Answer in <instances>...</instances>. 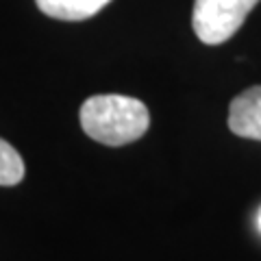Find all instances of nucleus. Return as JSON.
Returning a JSON list of instances; mask_svg holds the SVG:
<instances>
[{
	"label": "nucleus",
	"mask_w": 261,
	"mask_h": 261,
	"mask_svg": "<svg viewBox=\"0 0 261 261\" xmlns=\"http://www.w3.org/2000/svg\"><path fill=\"white\" fill-rule=\"evenodd\" d=\"M81 126L94 142L126 146L137 142L150 126L148 107L130 96L100 94L81 105Z\"/></svg>",
	"instance_id": "nucleus-1"
},
{
	"label": "nucleus",
	"mask_w": 261,
	"mask_h": 261,
	"mask_svg": "<svg viewBox=\"0 0 261 261\" xmlns=\"http://www.w3.org/2000/svg\"><path fill=\"white\" fill-rule=\"evenodd\" d=\"M259 0H194L192 27L202 44L218 46L231 39Z\"/></svg>",
	"instance_id": "nucleus-2"
},
{
	"label": "nucleus",
	"mask_w": 261,
	"mask_h": 261,
	"mask_svg": "<svg viewBox=\"0 0 261 261\" xmlns=\"http://www.w3.org/2000/svg\"><path fill=\"white\" fill-rule=\"evenodd\" d=\"M228 128L240 137L261 142V85L248 87L231 100Z\"/></svg>",
	"instance_id": "nucleus-3"
},
{
	"label": "nucleus",
	"mask_w": 261,
	"mask_h": 261,
	"mask_svg": "<svg viewBox=\"0 0 261 261\" xmlns=\"http://www.w3.org/2000/svg\"><path fill=\"white\" fill-rule=\"evenodd\" d=\"M37 9L48 18L63 22H81L105 9L111 0H35Z\"/></svg>",
	"instance_id": "nucleus-4"
},
{
	"label": "nucleus",
	"mask_w": 261,
	"mask_h": 261,
	"mask_svg": "<svg viewBox=\"0 0 261 261\" xmlns=\"http://www.w3.org/2000/svg\"><path fill=\"white\" fill-rule=\"evenodd\" d=\"M24 178V161L9 142L0 137V185L11 187Z\"/></svg>",
	"instance_id": "nucleus-5"
},
{
	"label": "nucleus",
	"mask_w": 261,
	"mask_h": 261,
	"mask_svg": "<svg viewBox=\"0 0 261 261\" xmlns=\"http://www.w3.org/2000/svg\"><path fill=\"white\" fill-rule=\"evenodd\" d=\"M257 226H259V231H261V209H259V216H257Z\"/></svg>",
	"instance_id": "nucleus-6"
}]
</instances>
